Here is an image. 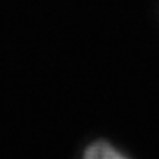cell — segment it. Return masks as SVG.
Listing matches in <instances>:
<instances>
[{
	"instance_id": "obj_1",
	"label": "cell",
	"mask_w": 159,
	"mask_h": 159,
	"mask_svg": "<svg viewBox=\"0 0 159 159\" xmlns=\"http://www.w3.org/2000/svg\"><path fill=\"white\" fill-rule=\"evenodd\" d=\"M83 159H128L116 148L106 142H96L85 149Z\"/></svg>"
}]
</instances>
